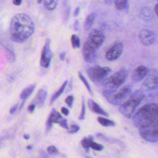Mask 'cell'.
<instances>
[{
  "mask_svg": "<svg viewBox=\"0 0 158 158\" xmlns=\"http://www.w3.org/2000/svg\"><path fill=\"white\" fill-rule=\"evenodd\" d=\"M93 141V137L91 136H89L88 137L84 138L81 141V144L83 148L86 149L87 152H88L89 149L90 148L91 144Z\"/></svg>",
  "mask_w": 158,
  "mask_h": 158,
  "instance_id": "24",
  "label": "cell"
},
{
  "mask_svg": "<svg viewBox=\"0 0 158 158\" xmlns=\"http://www.w3.org/2000/svg\"><path fill=\"white\" fill-rule=\"evenodd\" d=\"M154 12L156 14V15L158 17V4H157L155 6H154Z\"/></svg>",
  "mask_w": 158,
  "mask_h": 158,
  "instance_id": "40",
  "label": "cell"
},
{
  "mask_svg": "<svg viewBox=\"0 0 158 158\" xmlns=\"http://www.w3.org/2000/svg\"><path fill=\"white\" fill-rule=\"evenodd\" d=\"M17 108H18V104H15V105H14V106H13L11 108H10V114H14L16 110H17Z\"/></svg>",
  "mask_w": 158,
  "mask_h": 158,
  "instance_id": "36",
  "label": "cell"
},
{
  "mask_svg": "<svg viewBox=\"0 0 158 158\" xmlns=\"http://www.w3.org/2000/svg\"><path fill=\"white\" fill-rule=\"evenodd\" d=\"M88 106L89 109L93 112L103 115V116H108V114L103 109H102L99 106V104H98L94 100L91 99H89L88 100Z\"/></svg>",
  "mask_w": 158,
  "mask_h": 158,
  "instance_id": "16",
  "label": "cell"
},
{
  "mask_svg": "<svg viewBox=\"0 0 158 158\" xmlns=\"http://www.w3.org/2000/svg\"><path fill=\"white\" fill-rule=\"evenodd\" d=\"M59 125H60L61 127H62V128H65V129H69V126H68L67 121L66 119L62 118L60 120V122H59Z\"/></svg>",
  "mask_w": 158,
  "mask_h": 158,
  "instance_id": "33",
  "label": "cell"
},
{
  "mask_svg": "<svg viewBox=\"0 0 158 158\" xmlns=\"http://www.w3.org/2000/svg\"><path fill=\"white\" fill-rule=\"evenodd\" d=\"M131 87L127 85L120 90L113 89H104L102 94L105 99L111 104L120 106L131 94Z\"/></svg>",
  "mask_w": 158,
  "mask_h": 158,
  "instance_id": "4",
  "label": "cell"
},
{
  "mask_svg": "<svg viewBox=\"0 0 158 158\" xmlns=\"http://www.w3.org/2000/svg\"><path fill=\"white\" fill-rule=\"evenodd\" d=\"M138 37L141 43L145 46L151 45L156 40V34L148 29L141 30L139 33Z\"/></svg>",
  "mask_w": 158,
  "mask_h": 158,
  "instance_id": "12",
  "label": "cell"
},
{
  "mask_svg": "<svg viewBox=\"0 0 158 158\" xmlns=\"http://www.w3.org/2000/svg\"><path fill=\"white\" fill-rule=\"evenodd\" d=\"M4 49H6V54H7V56L8 60L10 62H13L14 60V59H15V55H14V54L12 52V51H11L9 49H7L6 48H4Z\"/></svg>",
  "mask_w": 158,
  "mask_h": 158,
  "instance_id": "29",
  "label": "cell"
},
{
  "mask_svg": "<svg viewBox=\"0 0 158 158\" xmlns=\"http://www.w3.org/2000/svg\"><path fill=\"white\" fill-rule=\"evenodd\" d=\"M67 81H65L64 83L62 84V85L60 86V88L56 92V93L54 94H53V96H52L51 99V101H50V104H52L60 95L64 91V89L67 86Z\"/></svg>",
  "mask_w": 158,
  "mask_h": 158,
  "instance_id": "21",
  "label": "cell"
},
{
  "mask_svg": "<svg viewBox=\"0 0 158 158\" xmlns=\"http://www.w3.org/2000/svg\"><path fill=\"white\" fill-rule=\"evenodd\" d=\"M9 29L11 40L16 43H23L34 33L35 25L28 15L20 13L12 17Z\"/></svg>",
  "mask_w": 158,
  "mask_h": 158,
  "instance_id": "1",
  "label": "cell"
},
{
  "mask_svg": "<svg viewBox=\"0 0 158 158\" xmlns=\"http://www.w3.org/2000/svg\"><path fill=\"white\" fill-rule=\"evenodd\" d=\"M128 77V71L122 69L117 72L114 73L109 78H107L104 81L103 85L105 89H118L125 82Z\"/></svg>",
  "mask_w": 158,
  "mask_h": 158,
  "instance_id": "5",
  "label": "cell"
},
{
  "mask_svg": "<svg viewBox=\"0 0 158 158\" xmlns=\"http://www.w3.org/2000/svg\"><path fill=\"white\" fill-rule=\"evenodd\" d=\"M80 130V127L77 125H71L70 128H69L68 133L70 134H73L77 133Z\"/></svg>",
  "mask_w": 158,
  "mask_h": 158,
  "instance_id": "30",
  "label": "cell"
},
{
  "mask_svg": "<svg viewBox=\"0 0 158 158\" xmlns=\"http://www.w3.org/2000/svg\"><path fill=\"white\" fill-rule=\"evenodd\" d=\"M82 54L85 60L88 63H93L96 59V49L86 41L83 46Z\"/></svg>",
  "mask_w": 158,
  "mask_h": 158,
  "instance_id": "13",
  "label": "cell"
},
{
  "mask_svg": "<svg viewBox=\"0 0 158 158\" xmlns=\"http://www.w3.org/2000/svg\"><path fill=\"white\" fill-rule=\"evenodd\" d=\"M73 100L74 98L72 95H69L65 98V103L67 104V106L69 107H72L73 104Z\"/></svg>",
  "mask_w": 158,
  "mask_h": 158,
  "instance_id": "31",
  "label": "cell"
},
{
  "mask_svg": "<svg viewBox=\"0 0 158 158\" xmlns=\"http://www.w3.org/2000/svg\"><path fill=\"white\" fill-rule=\"evenodd\" d=\"M149 72V69L144 65L137 67L132 73L131 80L134 83H138L144 79Z\"/></svg>",
  "mask_w": 158,
  "mask_h": 158,
  "instance_id": "14",
  "label": "cell"
},
{
  "mask_svg": "<svg viewBox=\"0 0 158 158\" xmlns=\"http://www.w3.org/2000/svg\"><path fill=\"white\" fill-rule=\"evenodd\" d=\"M115 0H106V2L107 3H111V2H112L113 1H114Z\"/></svg>",
  "mask_w": 158,
  "mask_h": 158,
  "instance_id": "43",
  "label": "cell"
},
{
  "mask_svg": "<svg viewBox=\"0 0 158 158\" xmlns=\"http://www.w3.org/2000/svg\"><path fill=\"white\" fill-rule=\"evenodd\" d=\"M50 43V40L47 39L41 52L40 64L42 67L44 68H48L49 66L52 57V53L51 50Z\"/></svg>",
  "mask_w": 158,
  "mask_h": 158,
  "instance_id": "10",
  "label": "cell"
},
{
  "mask_svg": "<svg viewBox=\"0 0 158 158\" xmlns=\"http://www.w3.org/2000/svg\"><path fill=\"white\" fill-rule=\"evenodd\" d=\"M13 4L16 6H19L22 3V0H13Z\"/></svg>",
  "mask_w": 158,
  "mask_h": 158,
  "instance_id": "37",
  "label": "cell"
},
{
  "mask_svg": "<svg viewBox=\"0 0 158 158\" xmlns=\"http://www.w3.org/2000/svg\"><path fill=\"white\" fill-rule=\"evenodd\" d=\"M79 12H80V7H77L74 11V15L75 16H77L78 14H79Z\"/></svg>",
  "mask_w": 158,
  "mask_h": 158,
  "instance_id": "39",
  "label": "cell"
},
{
  "mask_svg": "<svg viewBox=\"0 0 158 158\" xmlns=\"http://www.w3.org/2000/svg\"><path fill=\"white\" fill-rule=\"evenodd\" d=\"M104 41V34L100 30L94 29L90 32L86 41L94 49H97L102 45Z\"/></svg>",
  "mask_w": 158,
  "mask_h": 158,
  "instance_id": "9",
  "label": "cell"
},
{
  "mask_svg": "<svg viewBox=\"0 0 158 158\" xmlns=\"http://www.w3.org/2000/svg\"><path fill=\"white\" fill-rule=\"evenodd\" d=\"M85 158H91V157H88V156H86V157H85Z\"/></svg>",
  "mask_w": 158,
  "mask_h": 158,
  "instance_id": "46",
  "label": "cell"
},
{
  "mask_svg": "<svg viewBox=\"0 0 158 158\" xmlns=\"http://www.w3.org/2000/svg\"><path fill=\"white\" fill-rule=\"evenodd\" d=\"M98 122L104 127H114L115 125V123L114 121L102 117L98 118Z\"/></svg>",
  "mask_w": 158,
  "mask_h": 158,
  "instance_id": "23",
  "label": "cell"
},
{
  "mask_svg": "<svg viewBox=\"0 0 158 158\" xmlns=\"http://www.w3.org/2000/svg\"><path fill=\"white\" fill-rule=\"evenodd\" d=\"M62 118V117L61 116V115L56 109H52L49 115V117L46 123V131H49L51 130L53 123H59Z\"/></svg>",
  "mask_w": 158,
  "mask_h": 158,
  "instance_id": "15",
  "label": "cell"
},
{
  "mask_svg": "<svg viewBox=\"0 0 158 158\" xmlns=\"http://www.w3.org/2000/svg\"><path fill=\"white\" fill-rule=\"evenodd\" d=\"M23 138L25 139H28L30 138V135L28 134H25V135H23Z\"/></svg>",
  "mask_w": 158,
  "mask_h": 158,
  "instance_id": "41",
  "label": "cell"
},
{
  "mask_svg": "<svg viewBox=\"0 0 158 158\" xmlns=\"http://www.w3.org/2000/svg\"><path fill=\"white\" fill-rule=\"evenodd\" d=\"M142 88L144 90L148 91L158 89V71L155 69L149 70L143 82Z\"/></svg>",
  "mask_w": 158,
  "mask_h": 158,
  "instance_id": "8",
  "label": "cell"
},
{
  "mask_svg": "<svg viewBox=\"0 0 158 158\" xmlns=\"http://www.w3.org/2000/svg\"><path fill=\"white\" fill-rule=\"evenodd\" d=\"M71 43L73 48H78L80 46V40L79 38L75 35H72Z\"/></svg>",
  "mask_w": 158,
  "mask_h": 158,
  "instance_id": "25",
  "label": "cell"
},
{
  "mask_svg": "<svg viewBox=\"0 0 158 158\" xmlns=\"http://www.w3.org/2000/svg\"><path fill=\"white\" fill-rule=\"evenodd\" d=\"M111 69L107 67L95 66L87 70V74L90 80L96 85H103Z\"/></svg>",
  "mask_w": 158,
  "mask_h": 158,
  "instance_id": "6",
  "label": "cell"
},
{
  "mask_svg": "<svg viewBox=\"0 0 158 158\" xmlns=\"http://www.w3.org/2000/svg\"><path fill=\"white\" fill-rule=\"evenodd\" d=\"M65 52H63L60 53V55H59V57H60L61 60H64L65 59Z\"/></svg>",
  "mask_w": 158,
  "mask_h": 158,
  "instance_id": "38",
  "label": "cell"
},
{
  "mask_svg": "<svg viewBox=\"0 0 158 158\" xmlns=\"http://www.w3.org/2000/svg\"><path fill=\"white\" fill-rule=\"evenodd\" d=\"M96 15L95 12H91L86 18V20H85V22L84 23V27L86 30H89L91 28V27H92V25L95 19Z\"/></svg>",
  "mask_w": 158,
  "mask_h": 158,
  "instance_id": "19",
  "label": "cell"
},
{
  "mask_svg": "<svg viewBox=\"0 0 158 158\" xmlns=\"http://www.w3.org/2000/svg\"><path fill=\"white\" fill-rule=\"evenodd\" d=\"M47 151L49 154L55 155L58 153V150L54 146H49L47 148Z\"/></svg>",
  "mask_w": 158,
  "mask_h": 158,
  "instance_id": "32",
  "label": "cell"
},
{
  "mask_svg": "<svg viewBox=\"0 0 158 158\" xmlns=\"http://www.w3.org/2000/svg\"><path fill=\"white\" fill-rule=\"evenodd\" d=\"M144 97L145 95L143 90L134 91L123 103L119 106L120 113L127 118H132L136 112V108Z\"/></svg>",
  "mask_w": 158,
  "mask_h": 158,
  "instance_id": "3",
  "label": "cell"
},
{
  "mask_svg": "<svg viewBox=\"0 0 158 158\" xmlns=\"http://www.w3.org/2000/svg\"><path fill=\"white\" fill-rule=\"evenodd\" d=\"M140 136L149 142L158 141V123L138 128Z\"/></svg>",
  "mask_w": 158,
  "mask_h": 158,
  "instance_id": "7",
  "label": "cell"
},
{
  "mask_svg": "<svg viewBox=\"0 0 158 158\" xmlns=\"http://www.w3.org/2000/svg\"><path fill=\"white\" fill-rule=\"evenodd\" d=\"M35 88H36L35 84L27 86V88H25L20 93V98L23 101H25L28 98V96H30V95L31 94V93H33Z\"/></svg>",
  "mask_w": 158,
  "mask_h": 158,
  "instance_id": "18",
  "label": "cell"
},
{
  "mask_svg": "<svg viewBox=\"0 0 158 158\" xmlns=\"http://www.w3.org/2000/svg\"><path fill=\"white\" fill-rule=\"evenodd\" d=\"M78 75L79 78H80V80L82 81V82L83 83V84H84V85H85V86H86V89H88V92H89L91 94H93L92 89H91V87H90V86H89V83H88V81H87L86 79L85 78V77L83 75V74H82L80 72H79L78 73Z\"/></svg>",
  "mask_w": 158,
  "mask_h": 158,
  "instance_id": "26",
  "label": "cell"
},
{
  "mask_svg": "<svg viewBox=\"0 0 158 158\" xmlns=\"http://www.w3.org/2000/svg\"><path fill=\"white\" fill-rule=\"evenodd\" d=\"M78 21L77 20V21L75 22V24H74V28H75V29L76 30H77V25H78Z\"/></svg>",
  "mask_w": 158,
  "mask_h": 158,
  "instance_id": "42",
  "label": "cell"
},
{
  "mask_svg": "<svg viewBox=\"0 0 158 158\" xmlns=\"http://www.w3.org/2000/svg\"><path fill=\"white\" fill-rule=\"evenodd\" d=\"M90 148H92L94 150H96V151H102L103 149H104V147L102 145L100 144H98L97 143H95V142H92L91 144V146H90Z\"/></svg>",
  "mask_w": 158,
  "mask_h": 158,
  "instance_id": "28",
  "label": "cell"
},
{
  "mask_svg": "<svg viewBox=\"0 0 158 158\" xmlns=\"http://www.w3.org/2000/svg\"><path fill=\"white\" fill-rule=\"evenodd\" d=\"M27 149H31V146H28L27 147Z\"/></svg>",
  "mask_w": 158,
  "mask_h": 158,
  "instance_id": "45",
  "label": "cell"
},
{
  "mask_svg": "<svg viewBox=\"0 0 158 158\" xmlns=\"http://www.w3.org/2000/svg\"><path fill=\"white\" fill-rule=\"evenodd\" d=\"M132 118L133 123L138 128L158 123V104L144 105L135 112Z\"/></svg>",
  "mask_w": 158,
  "mask_h": 158,
  "instance_id": "2",
  "label": "cell"
},
{
  "mask_svg": "<svg viewBox=\"0 0 158 158\" xmlns=\"http://www.w3.org/2000/svg\"><path fill=\"white\" fill-rule=\"evenodd\" d=\"M44 7L49 10H52L57 7V0H43Z\"/></svg>",
  "mask_w": 158,
  "mask_h": 158,
  "instance_id": "22",
  "label": "cell"
},
{
  "mask_svg": "<svg viewBox=\"0 0 158 158\" xmlns=\"http://www.w3.org/2000/svg\"><path fill=\"white\" fill-rule=\"evenodd\" d=\"M61 112L65 116H67L69 114V110L65 107H63L61 108Z\"/></svg>",
  "mask_w": 158,
  "mask_h": 158,
  "instance_id": "35",
  "label": "cell"
},
{
  "mask_svg": "<svg viewBox=\"0 0 158 158\" xmlns=\"http://www.w3.org/2000/svg\"><path fill=\"white\" fill-rule=\"evenodd\" d=\"M42 1H43V0H38V3H41Z\"/></svg>",
  "mask_w": 158,
  "mask_h": 158,
  "instance_id": "44",
  "label": "cell"
},
{
  "mask_svg": "<svg viewBox=\"0 0 158 158\" xmlns=\"http://www.w3.org/2000/svg\"><path fill=\"white\" fill-rule=\"evenodd\" d=\"M35 106H36V105L34 103L33 104H31L30 105H29V106L28 107V111L30 113L33 112V111L35 110Z\"/></svg>",
  "mask_w": 158,
  "mask_h": 158,
  "instance_id": "34",
  "label": "cell"
},
{
  "mask_svg": "<svg viewBox=\"0 0 158 158\" xmlns=\"http://www.w3.org/2000/svg\"><path fill=\"white\" fill-rule=\"evenodd\" d=\"M47 97V91L46 89L42 88L40 89L37 94H36V96L34 99V104L38 107H41L43 106L44 101Z\"/></svg>",
  "mask_w": 158,
  "mask_h": 158,
  "instance_id": "17",
  "label": "cell"
},
{
  "mask_svg": "<svg viewBox=\"0 0 158 158\" xmlns=\"http://www.w3.org/2000/svg\"><path fill=\"white\" fill-rule=\"evenodd\" d=\"M85 113H86V106L85 103V98L82 97V104H81V110L80 114L78 118L80 120H83L85 119Z\"/></svg>",
  "mask_w": 158,
  "mask_h": 158,
  "instance_id": "27",
  "label": "cell"
},
{
  "mask_svg": "<svg viewBox=\"0 0 158 158\" xmlns=\"http://www.w3.org/2000/svg\"><path fill=\"white\" fill-rule=\"evenodd\" d=\"M123 49V45L121 42H117L112 45L106 52V58L110 61L118 59Z\"/></svg>",
  "mask_w": 158,
  "mask_h": 158,
  "instance_id": "11",
  "label": "cell"
},
{
  "mask_svg": "<svg viewBox=\"0 0 158 158\" xmlns=\"http://www.w3.org/2000/svg\"><path fill=\"white\" fill-rule=\"evenodd\" d=\"M114 4L117 10H126L128 7V0H115Z\"/></svg>",
  "mask_w": 158,
  "mask_h": 158,
  "instance_id": "20",
  "label": "cell"
},
{
  "mask_svg": "<svg viewBox=\"0 0 158 158\" xmlns=\"http://www.w3.org/2000/svg\"><path fill=\"white\" fill-rule=\"evenodd\" d=\"M156 1H158V0H156Z\"/></svg>",
  "mask_w": 158,
  "mask_h": 158,
  "instance_id": "47",
  "label": "cell"
}]
</instances>
